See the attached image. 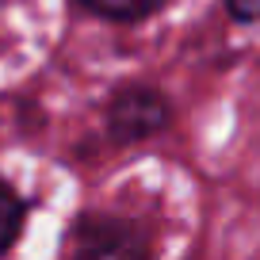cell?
Wrapping results in <instances>:
<instances>
[{
	"instance_id": "cell-6",
	"label": "cell",
	"mask_w": 260,
	"mask_h": 260,
	"mask_svg": "<svg viewBox=\"0 0 260 260\" xmlns=\"http://www.w3.org/2000/svg\"><path fill=\"white\" fill-rule=\"evenodd\" d=\"M0 8H4V0H0Z\"/></svg>"
},
{
	"instance_id": "cell-3",
	"label": "cell",
	"mask_w": 260,
	"mask_h": 260,
	"mask_svg": "<svg viewBox=\"0 0 260 260\" xmlns=\"http://www.w3.org/2000/svg\"><path fill=\"white\" fill-rule=\"evenodd\" d=\"M88 12L104 19H122V23H134V19L153 16L157 8H165V0H81Z\"/></svg>"
},
{
	"instance_id": "cell-2",
	"label": "cell",
	"mask_w": 260,
	"mask_h": 260,
	"mask_svg": "<svg viewBox=\"0 0 260 260\" xmlns=\"http://www.w3.org/2000/svg\"><path fill=\"white\" fill-rule=\"evenodd\" d=\"M169 122V100L157 88L146 84H130L115 92L107 104V130L115 142H142Z\"/></svg>"
},
{
	"instance_id": "cell-1",
	"label": "cell",
	"mask_w": 260,
	"mask_h": 260,
	"mask_svg": "<svg viewBox=\"0 0 260 260\" xmlns=\"http://www.w3.org/2000/svg\"><path fill=\"white\" fill-rule=\"evenodd\" d=\"M69 260H149V241L134 222L88 214L73 230Z\"/></svg>"
},
{
	"instance_id": "cell-4",
	"label": "cell",
	"mask_w": 260,
	"mask_h": 260,
	"mask_svg": "<svg viewBox=\"0 0 260 260\" xmlns=\"http://www.w3.org/2000/svg\"><path fill=\"white\" fill-rule=\"evenodd\" d=\"M23 218H27V207L16 191H12L4 180H0V256L16 245L19 230H23Z\"/></svg>"
},
{
	"instance_id": "cell-5",
	"label": "cell",
	"mask_w": 260,
	"mask_h": 260,
	"mask_svg": "<svg viewBox=\"0 0 260 260\" xmlns=\"http://www.w3.org/2000/svg\"><path fill=\"white\" fill-rule=\"evenodd\" d=\"M230 12H234V19H260V0H226Z\"/></svg>"
}]
</instances>
